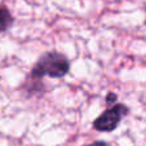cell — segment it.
I'll return each instance as SVG.
<instances>
[{
  "label": "cell",
  "instance_id": "cell-6",
  "mask_svg": "<svg viewBox=\"0 0 146 146\" xmlns=\"http://www.w3.org/2000/svg\"><path fill=\"white\" fill-rule=\"evenodd\" d=\"M145 25H146V21H145Z\"/></svg>",
  "mask_w": 146,
  "mask_h": 146
},
{
  "label": "cell",
  "instance_id": "cell-2",
  "mask_svg": "<svg viewBox=\"0 0 146 146\" xmlns=\"http://www.w3.org/2000/svg\"><path fill=\"white\" fill-rule=\"evenodd\" d=\"M129 109L124 104H114L108 110H105L97 119L93 120V128L98 132H113L121 119L128 114Z\"/></svg>",
  "mask_w": 146,
  "mask_h": 146
},
{
  "label": "cell",
  "instance_id": "cell-1",
  "mask_svg": "<svg viewBox=\"0 0 146 146\" xmlns=\"http://www.w3.org/2000/svg\"><path fill=\"white\" fill-rule=\"evenodd\" d=\"M70 71V61L62 53L58 52H47L43 56L39 57L36 61V64L29 72V76L26 80H31L30 82H25V87L30 86L33 83H35L34 86L40 87V80L45 76L49 78H64L67 72ZM31 87V89L34 88Z\"/></svg>",
  "mask_w": 146,
  "mask_h": 146
},
{
  "label": "cell",
  "instance_id": "cell-3",
  "mask_svg": "<svg viewBox=\"0 0 146 146\" xmlns=\"http://www.w3.org/2000/svg\"><path fill=\"white\" fill-rule=\"evenodd\" d=\"M12 23H13V16L11 12L7 7L0 5V33L7 31L12 26Z\"/></svg>",
  "mask_w": 146,
  "mask_h": 146
},
{
  "label": "cell",
  "instance_id": "cell-4",
  "mask_svg": "<svg viewBox=\"0 0 146 146\" xmlns=\"http://www.w3.org/2000/svg\"><path fill=\"white\" fill-rule=\"evenodd\" d=\"M116 98H118V97H116V94L115 93H113V92H110V93L108 94V97H106V104H108V105H114V104H115L116 102Z\"/></svg>",
  "mask_w": 146,
  "mask_h": 146
},
{
  "label": "cell",
  "instance_id": "cell-5",
  "mask_svg": "<svg viewBox=\"0 0 146 146\" xmlns=\"http://www.w3.org/2000/svg\"><path fill=\"white\" fill-rule=\"evenodd\" d=\"M86 146H109V145H108V142H105V141H96V142H92V143L86 145Z\"/></svg>",
  "mask_w": 146,
  "mask_h": 146
}]
</instances>
